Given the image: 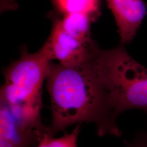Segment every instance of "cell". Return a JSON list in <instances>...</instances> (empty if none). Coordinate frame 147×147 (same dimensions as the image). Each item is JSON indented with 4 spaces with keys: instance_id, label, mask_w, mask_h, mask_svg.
Masks as SVG:
<instances>
[{
    "instance_id": "7",
    "label": "cell",
    "mask_w": 147,
    "mask_h": 147,
    "mask_svg": "<svg viewBox=\"0 0 147 147\" xmlns=\"http://www.w3.org/2000/svg\"><path fill=\"white\" fill-rule=\"evenodd\" d=\"M95 18L84 13L65 14L61 20L64 30L70 35L84 42L92 40L90 35L91 22Z\"/></svg>"
},
{
    "instance_id": "2",
    "label": "cell",
    "mask_w": 147,
    "mask_h": 147,
    "mask_svg": "<svg viewBox=\"0 0 147 147\" xmlns=\"http://www.w3.org/2000/svg\"><path fill=\"white\" fill-rule=\"evenodd\" d=\"M47 40L37 53L24 49L21 57L3 71L5 82L1 88V104L6 106L21 126L39 135L50 132L42 123V86L50 61L53 59Z\"/></svg>"
},
{
    "instance_id": "6",
    "label": "cell",
    "mask_w": 147,
    "mask_h": 147,
    "mask_svg": "<svg viewBox=\"0 0 147 147\" xmlns=\"http://www.w3.org/2000/svg\"><path fill=\"white\" fill-rule=\"evenodd\" d=\"M43 136L21 126L8 108L1 104V138L8 140L20 147H30L38 144Z\"/></svg>"
},
{
    "instance_id": "4",
    "label": "cell",
    "mask_w": 147,
    "mask_h": 147,
    "mask_svg": "<svg viewBox=\"0 0 147 147\" xmlns=\"http://www.w3.org/2000/svg\"><path fill=\"white\" fill-rule=\"evenodd\" d=\"M54 59L60 64L71 67L84 63L90 58L98 46L92 40L84 42L72 36L63 28L60 19H53L52 31L47 39Z\"/></svg>"
},
{
    "instance_id": "1",
    "label": "cell",
    "mask_w": 147,
    "mask_h": 147,
    "mask_svg": "<svg viewBox=\"0 0 147 147\" xmlns=\"http://www.w3.org/2000/svg\"><path fill=\"white\" fill-rule=\"evenodd\" d=\"M100 48L79 65L51 63L47 76L54 136L70 126L82 123L96 126L99 136L120 137L112 89L100 61Z\"/></svg>"
},
{
    "instance_id": "10",
    "label": "cell",
    "mask_w": 147,
    "mask_h": 147,
    "mask_svg": "<svg viewBox=\"0 0 147 147\" xmlns=\"http://www.w3.org/2000/svg\"><path fill=\"white\" fill-rule=\"evenodd\" d=\"M125 147H147V132L138 134L131 141L125 142Z\"/></svg>"
},
{
    "instance_id": "11",
    "label": "cell",
    "mask_w": 147,
    "mask_h": 147,
    "mask_svg": "<svg viewBox=\"0 0 147 147\" xmlns=\"http://www.w3.org/2000/svg\"><path fill=\"white\" fill-rule=\"evenodd\" d=\"M0 147H21L10 141L0 137Z\"/></svg>"
},
{
    "instance_id": "8",
    "label": "cell",
    "mask_w": 147,
    "mask_h": 147,
    "mask_svg": "<svg viewBox=\"0 0 147 147\" xmlns=\"http://www.w3.org/2000/svg\"><path fill=\"white\" fill-rule=\"evenodd\" d=\"M58 10L64 14L84 13L95 18L99 11V0H53Z\"/></svg>"
},
{
    "instance_id": "5",
    "label": "cell",
    "mask_w": 147,
    "mask_h": 147,
    "mask_svg": "<svg viewBox=\"0 0 147 147\" xmlns=\"http://www.w3.org/2000/svg\"><path fill=\"white\" fill-rule=\"evenodd\" d=\"M120 33L121 43L131 42L147 13L143 0H106Z\"/></svg>"
},
{
    "instance_id": "3",
    "label": "cell",
    "mask_w": 147,
    "mask_h": 147,
    "mask_svg": "<svg viewBox=\"0 0 147 147\" xmlns=\"http://www.w3.org/2000/svg\"><path fill=\"white\" fill-rule=\"evenodd\" d=\"M100 61L112 89L117 117L132 109L147 113V68L132 58L121 43L111 50H100Z\"/></svg>"
},
{
    "instance_id": "9",
    "label": "cell",
    "mask_w": 147,
    "mask_h": 147,
    "mask_svg": "<svg viewBox=\"0 0 147 147\" xmlns=\"http://www.w3.org/2000/svg\"><path fill=\"white\" fill-rule=\"evenodd\" d=\"M80 131V124H78L71 133L59 138H53L51 134H45L37 147H78L77 141Z\"/></svg>"
}]
</instances>
